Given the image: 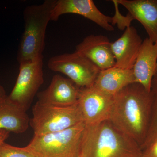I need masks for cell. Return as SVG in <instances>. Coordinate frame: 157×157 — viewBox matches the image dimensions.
Listing matches in <instances>:
<instances>
[{
	"label": "cell",
	"mask_w": 157,
	"mask_h": 157,
	"mask_svg": "<svg viewBox=\"0 0 157 157\" xmlns=\"http://www.w3.org/2000/svg\"><path fill=\"white\" fill-rule=\"evenodd\" d=\"M151 98L143 86L134 82L113 96L109 120L142 148L148 132Z\"/></svg>",
	"instance_id": "obj_1"
},
{
	"label": "cell",
	"mask_w": 157,
	"mask_h": 157,
	"mask_svg": "<svg viewBox=\"0 0 157 157\" xmlns=\"http://www.w3.org/2000/svg\"><path fill=\"white\" fill-rule=\"evenodd\" d=\"M81 154L83 157H143L139 144L109 120L86 125Z\"/></svg>",
	"instance_id": "obj_2"
},
{
	"label": "cell",
	"mask_w": 157,
	"mask_h": 157,
	"mask_svg": "<svg viewBox=\"0 0 157 157\" xmlns=\"http://www.w3.org/2000/svg\"><path fill=\"white\" fill-rule=\"evenodd\" d=\"M56 0H45L24 10L25 29L20 43L17 59L19 64L43 58L46 29Z\"/></svg>",
	"instance_id": "obj_3"
},
{
	"label": "cell",
	"mask_w": 157,
	"mask_h": 157,
	"mask_svg": "<svg viewBox=\"0 0 157 157\" xmlns=\"http://www.w3.org/2000/svg\"><path fill=\"white\" fill-rule=\"evenodd\" d=\"M85 127L82 121L61 132L34 135L25 148L36 157H79Z\"/></svg>",
	"instance_id": "obj_4"
},
{
	"label": "cell",
	"mask_w": 157,
	"mask_h": 157,
	"mask_svg": "<svg viewBox=\"0 0 157 157\" xmlns=\"http://www.w3.org/2000/svg\"><path fill=\"white\" fill-rule=\"evenodd\" d=\"M33 114L29 124L35 135L61 132L83 121L77 103L60 107L37 101L33 107Z\"/></svg>",
	"instance_id": "obj_5"
},
{
	"label": "cell",
	"mask_w": 157,
	"mask_h": 157,
	"mask_svg": "<svg viewBox=\"0 0 157 157\" xmlns=\"http://www.w3.org/2000/svg\"><path fill=\"white\" fill-rule=\"evenodd\" d=\"M48 67L54 72L69 77L79 88L93 86L100 70L88 59L75 51L52 57Z\"/></svg>",
	"instance_id": "obj_6"
},
{
	"label": "cell",
	"mask_w": 157,
	"mask_h": 157,
	"mask_svg": "<svg viewBox=\"0 0 157 157\" xmlns=\"http://www.w3.org/2000/svg\"><path fill=\"white\" fill-rule=\"evenodd\" d=\"M43 82V58L20 64L17 80L8 98L27 111Z\"/></svg>",
	"instance_id": "obj_7"
},
{
	"label": "cell",
	"mask_w": 157,
	"mask_h": 157,
	"mask_svg": "<svg viewBox=\"0 0 157 157\" xmlns=\"http://www.w3.org/2000/svg\"><path fill=\"white\" fill-rule=\"evenodd\" d=\"M113 97L93 86L80 88L77 105L86 125H94L109 120Z\"/></svg>",
	"instance_id": "obj_8"
},
{
	"label": "cell",
	"mask_w": 157,
	"mask_h": 157,
	"mask_svg": "<svg viewBox=\"0 0 157 157\" xmlns=\"http://www.w3.org/2000/svg\"><path fill=\"white\" fill-rule=\"evenodd\" d=\"M67 14H78L106 30L114 31L111 17L101 12L92 0H56L52 11L51 21H56L60 16Z\"/></svg>",
	"instance_id": "obj_9"
},
{
	"label": "cell",
	"mask_w": 157,
	"mask_h": 157,
	"mask_svg": "<svg viewBox=\"0 0 157 157\" xmlns=\"http://www.w3.org/2000/svg\"><path fill=\"white\" fill-rule=\"evenodd\" d=\"M79 89L70 78L57 74L48 87L38 94V101L60 107L72 106L77 103Z\"/></svg>",
	"instance_id": "obj_10"
},
{
	"label": "cell",
	"mask_w": 157,
	"mask_h": 157,
	"mask_svg": "<svg viewBox=\"0 0 157 157\" xmlns=\"http://www.w3.org/2000/svg\"><path fill=\"white\" fill-rule=\"evenodd\" d=\"M75 51L86 57L100 70L112 67L115 65L111 42L107 36L90 35L76 46Z\"/></svg>",
	"instance_id": "obj_11"
},
{
	"label": "cell",
	"mask_w": 157,
	"mask_h": 157,
	"mask_svg": "<svg viewBox=\"0 0 157 157\" xmlns=\"http://www.w3.org/2000/svg\"><path fill=\"white\" fill-rule=\"evenodd\" d=\"M142 41L134 27L127 28L123 34L115 42H111V48L115 60V67L132 70Z\"/></svg>",
	"instance_id": "obj_12"
},
{
	"label": "cell",
	"mask_w": 157,
	"mask_h": 157,
	"mask_svg": "<svg viewBox=\"0 0 157 157\" xmlns=\"http://www.w3.org/2000/svg\"><path fill=\"white\" fill-rule=\"evenodd\" d=\"M157 70V42L148 38L144 39L133 67L135 82L143 86L150 92L151 82Z\"/></svg>",
	"instance_id": "obj_13"
},
{
	"label": "cell",
	"mask_w": 157,
	"mask_h": 157,
	"mask_svg": "<svg viewBox=\"0 0 157 157\" xmlns=\"http://www.w3.org/2000/svg\"><path fill=\"white\" fill-rule=\"evenodd\" d=\"M143 25L149 39L157 42V0H117Z\"/></svg>",
	"instance_id": "obj_14"
},
{
	"label": "cell",
	"mask_w": 157,
	"mask_h": 157,
	"mask_svg": "<svg viewBox=\"0 0 157 157\" xmlns=\"http://www.w3.org/2000/svg\"><path fill=\"white\" fill-rule=\"evenodd\" d=\"M135 82L133 70L114 67L101 70L94 86L101 91L114 96L127 86Z\"/></svg>",
	"instance_id": "obj_15"
},
{
	"label": "cell",
	"mask_w": 157,
	"mask_h": 157,
	"mask_svg": "<svg viewBox=\"0 0 157 157\" xmlns=\"http://www.w3.org/2000/svg\"><path fill=\"white\" fill-rule=\"evenodd\" d=\"M29 121L26 111L9 100L8 96L0 101V129L21 134L28 129Z\"/></svg>",
	"instance_id": "obj_16"
},
{
	"label": "cell",
	"mask_w": 157,
	"mask_h": 157,
	"mask_svg": "<svg viewBox=\"0 0 157 157\" xmlns=\"http://www.w3.org/2000/svg\"><path fill=\"white\" fill-rule=\"evenodd\" d=\"M0 157H36L25 147L12 146L4 142L0 145Z\"/></svg>",
	"instance_id": "obj_17"
},
{
	"label": "cell",
	"mask_w": 157,
	"mask_h": 157,
	"mask_svg": "<svg viewBox=\"0 0 157 157\" xmlns=\"http://www.w3.org/2000/svg\"><path fill=\"white\" fill-rule=\"evenodd\" d=\"M113 3L114 4L115 9V13L114 16L111 17L112 22L111 25L117 24L118 28L121 30H124L125 29L130 26V24L132 21L134 20L133 17L128 13L126 16L122 15L118 10V3L117 0H113Z\"/></svg>",
	"instance_id": "obj_18"
},
{
	"label": "cell",
	"mask_w": 157,
	"mask_h": 157,
	"mask_svg": "<svg viewBox=\"0 0 157 157\" xmlns=\"http://www.w3.org/2000/svg\"><path fill=\"white\" fill-rule=\"evenodd\" d=\"M150 94L151 98V117L157 124V70L152 80Z\"/></svg>",
	"instance_id": "obj_19"
},
{
	"label": "cell",
	"mask_w": 157,
	"mask_h": 157,
	"mask_svg": "<svg viewBox=\"0 0 157 157\" xmlns=\"http://www.w3.org/2000/svg\"><path fill=\"white\" fill-rule=\"evenodd\" d=\"M143 156L149 157H157V139L143 151Z\"/></svg>",
	"instance_id": "obj_20"
},
{
	"label": "cell",
	"mask_w": 157,
	"mask_h": 157,
	"mask_svg": "<svg viewBox=\"0 0 157 157\" xmlns=\"http://www.w3.org/2000/svg\"><path fill=\"white\" fill-rule=\"evenodd\" d=\"M10 132L4 129H0V145L5 142L9 137Z\"/></svg>",
	"instance_id": "obj_21"
},
{
	"label": "cell",
	"mask_w": 157,
	"mask_h": 157,
	"mask_svg": "<svg viewBox=\"0 0 157 157\" xmlns=\"http://www.w3.org/2000/svg\"><path fill=\"white\" fill-rule=\"evenodd\" d=\"M6 90L2 86L0 85V101L7 97Z\"/></svg>",
	"instance_id": "obj_22"
},
{
	"label": "cell",
	"mask_w": 157,
	"mask_h": 157,
	"mask_svg": "<svg viewBox=\"0 0 157 157\" xmlns=\"http://www.w3.org/2000/svg\"><path fill=\"white\" fill-rule=\"evenodd\" d=\"M79 157H83V156H82V154H81V155H80L79 156Z\"/></svg>",
	"instance_id": "obj_23"
},
{
	"label": "cell",
	"mask_w": 157,
	"mask_h": 157,
	"mask_svg": "<svg viewBox=\"0 0 157 157\" xmlns=\"http://www.w3.org/2000/svg\"><path fill=\"white\" fill-rule=\"evenodd\" d=\"M143 157H147V156H143Z\"/></svg>",
	"instance_id": "obj_24"
}]
</instances>
